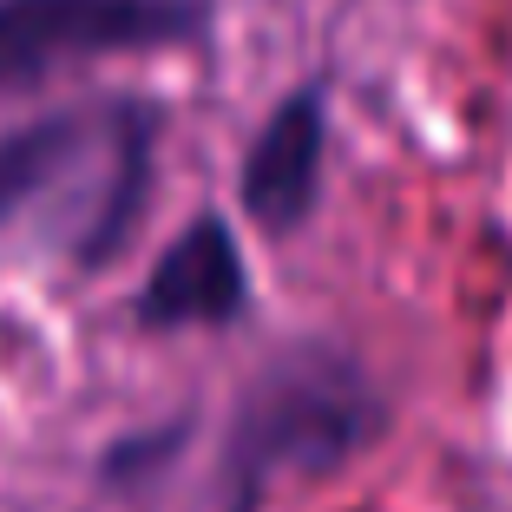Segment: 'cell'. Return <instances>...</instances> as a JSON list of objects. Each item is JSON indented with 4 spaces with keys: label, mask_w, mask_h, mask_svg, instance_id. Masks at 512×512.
<instances>
[{
    "label": "cell",
    "mask_w": 512,
    "mask_h": 512,
    "mask_svg": "<svg viewBox=\"0 0 512 512\" xmlns=\"http://www.w3.org/2000/svg\"><path fill=\"white\" fill-rule=\"evenodd\" d=\"M250 316V256L224 211H197L145 270L132 322L145 335H191V329H237Z\"/></svg>",
    "instance_id": "obj_4"
},
{
    "label": "cell",
    "mask_w": 512,
    "mask_h": 512,
    "mask_svg": "<svg viewBox=\"0 0 512 512\" xmlns=\"http://www.w3.org/2000/svg\"><path fill=\"white\" fill-rule=\"evenodd\" d=\"M158 171V106L106 99L0 132V230L46 217L79 270H106L132 243Z\"/></svg>",
    "instance_id": "obj_2"
},
{
    "label": "cell",
    "mask_w": 512,
    "mask_h": 512,
    "mask_svg": "<svg viewBox=\"0 0 512 512\" xmlns=\"http://www.w3.org/2000/svg\"><path fill=\"white\" fill-rule=\"evenodd\" d=\"M394 427V401L375 368L335 335H296L270 348L230 401V427L211 473V512H263L283 480H329L375 453Z\"/></svg>",
    "instance_id": "obj_1"
},
{
    "label": "cell",
    "mask_w": 512,
    "mask_h": 512,
    "mask_svg": "<svg viewBox=\"0 0 512 512\" xmlns=\"http://www.w3.org/2000/svg\"><path fill=\"white\" fill-rule=\"evenodd\" d=\"M322 165H329V92L296 86L243 145L237 211L250 217V230H263L270 243L302 237L322 204Z\"/></svg>",
    "instance_id": "obj_5"
},
{
    "label": "cell",
    "mask_w": 512,
    "mask_h": 512,
    "mask_svg": "<svg viewBox=\"0 0 512 512\" xmlns=\"http://www.w3.org/2000/svg\"><path fill=\"white\" fill-rule=\"evenodd\" d=\"M197 440V414H171L165 427H138V434L112 440L99 460V486L119 499H151L171 480V467L184 460V447Z\"/></svg>",
    "instance_id": "obj_6"
},
{
    "label": "cell",
    "mask_w": 512,
    "mask_h": 512,
    "mask_svg": "<svg viewBox=\"0 0 512 512\" xmlns=\"http://www.w3.org/2000/svg\"><path fill=\"white\" fill-rule=\"evenodd\" d=\"M211 20V0H0V106L92 60L197 46Z\"/></svg>",
    "instance_id": "obj_3"
}]
</instances>
